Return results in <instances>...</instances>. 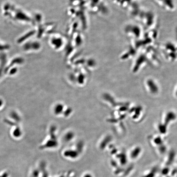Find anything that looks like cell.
Instances as JSON below:
<instances>
[{"label":"cell","instance_id":"9c48e42d","mask_svg":"<svg viewBox=\"0 0 177 177\" xmlns=\"http://www.w3.org/2000/svg\"></svg>","mask_w":177,"mask_h":177},{"label":"cell","instance_id":"3957f363","mask_svg":"<svg viewBox=\"0 0 177 177\" xmlns=\"http://www.w3.org/2000/svg\"><path fill=\"white\" fill-rule=\"evenodd\" d=\"M159 4L167 10L172 11L175 8L174 0H156Z\"/></svg>","mask_w":177,"mask_h":177},{"label":"cell","instance_id":"52a82bcc","mask_svg":"<svg viewBox=\"0 0 177 177\" xmlns=\"http://www.w3.org/2000/svg\"><path fill=\"white\" fill-rule=\"evenodd\" d=\"M2 104H3V101L2 100L0 99V107L2 106Z\"/></svg>","mask_w":177,"mask_h":177},{"label":"cell","instance_id":"7a4b0ae2","mask_svg":"<svg viewBox=\"0 0 177 177\" xmlns=\"http://www.w3.org/2000/svg\"><path fill=\"white\" fill-rule=\"evenodd\" d=\"M140 16L143 20L145 26L147 28L151 27L155 23L154 15L151 12H141Z\"/></svg>","mask_w":177,"mask_h":177},{"label":"cell","instance_id":"ba28073f","mask_svg":"<svg viewBox=\"0 0 177 177\" xmlns=\"http://www.w3.org/2000/svg\"><path fill=\"white\" fill-rule=\"evenodd\" d=\"M84 177H92L91 176L89 175H86Z\"/></svg>","mask_w":177,"mask_h":177},{"label":"cell","instance_id":"6da1fadb","mask_svg":"<svg viewBox=\"0 0 177 177\" xmlns=\"http://www.w3.org/2000/svg\"><path fill=\"white\" fill-rule=\"evenodd\" d=\"M165 54L170 60H174L177 57V47L171 42H168L164 46Z\"/></svg>","mask_w":177,"mask_h":177},{"label":"cell","instance_id":"5b68a950","mask_svg":"<svg viewBox=\"0 0 177 177\" xmlns=\"http://www.w3.org/2000/svg\"><path fill=\"white\" fill-rule=\"evenodd\" d=\"M148 82H149V86L152 91L153 92H157V86L155 84V83L153 82L152 81V80H149V81H148Z\"/></svg>","mask_w":177,"mask_h":177},{"label":"cell","instance_id":"8992f818","mask_svg":"<svg viewBox=\"0 0 177 177\" xmlns=\"http://www.w3.org/2000/svg\"><path fill=\"white\" fill-rule=\"evenodd\" d=\"M169 172V169L167 168H165L163 169L162 173H163V174L164 175H166Z\"/></svg>","mask_w":177,"mask_h":177},{"label":"cell","instance_id":"277c9868","mask_svg":"<svg viewBox=\"0 0 177 177\" xmlns=\"http://www.w3.org/2000/svg\"><path fill=\"white\" fill-rule=\"evenodd\" d=\"M141 152V149L140 147H137L134 150L132 151L131 153V157L133 159H135L137 158L140 156V153Z\"/></svg>","mask_w":177,"mask_h":177}]
</instances>
